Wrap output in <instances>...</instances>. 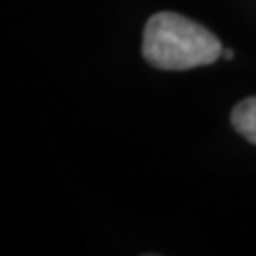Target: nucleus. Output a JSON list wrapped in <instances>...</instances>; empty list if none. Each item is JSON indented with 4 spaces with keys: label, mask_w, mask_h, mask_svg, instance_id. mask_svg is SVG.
Returning a JSON list of instances; mask_svg holds the SVG:
<instances>
[{
    "label": "nucleus",
    "mask_w": 256,
    "mask_h": 256,
    "mask_svg": "<svg viewBox=\"0 0 256 256\" xmlns=\"http://www.w3.org/2000/svg\"><path fill=\"white\" fill-rule=\"evenodd\" d=\"M230 122L244 139L256 146V96H250V98L239 102L230 114Z\"/></svg>",
    "instance_id": "f03ea898"
},
{
    "label": "nucleus",
    "mask_w": 256,
    "mask_h": 256,
    "mask_svg": "<svg viewBox=\"0 0 256 256\" xmlns=\"http://www.w3.org/2000/svg\"><path fill=\"white\" fill-rule=\"evenodd\" d=\"M222 56H224L226 60H233V58H235V52H233V50H222Z\"/></svg>",
    "instance_id": "7ed1b4c3"
},
{
    "label": "nucleus",
    "mask_w": 256,
    "mask_h": 256,
    "mask_svg": "<svg viewBox=\"0 0 256 256\" xmlns=\"http://www.w3.org/2000/svg\"><path fill=\"white\" fill-rule=\"evenodd\" d=\"M141 52L154 68L188 70L214 64L222 56V43L201 24L162 11L146 24Z\"/></svg>",
    "instance_id": "f257e3e1"
}]
</instances>
